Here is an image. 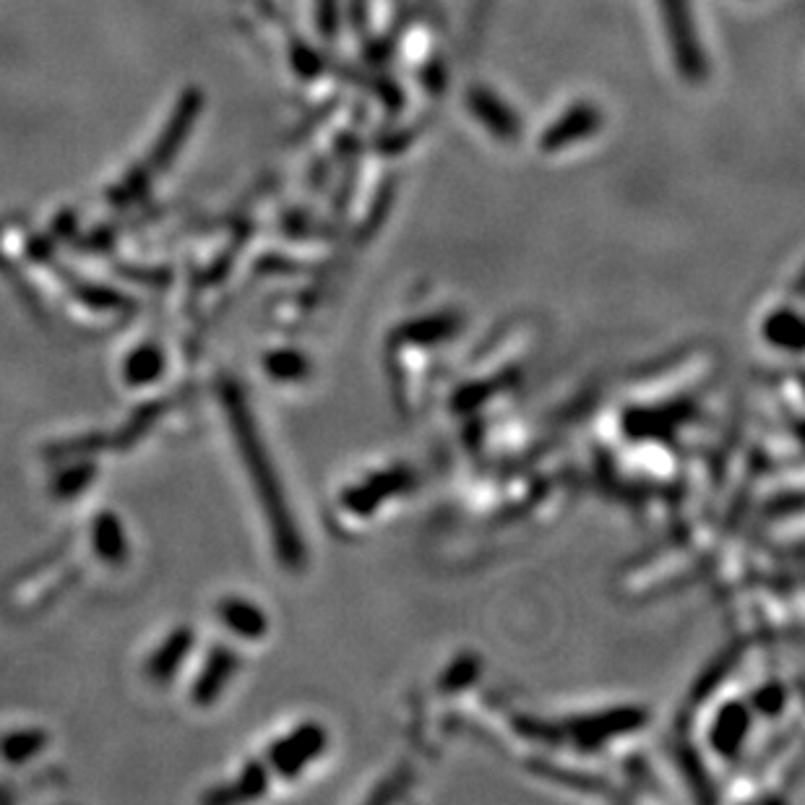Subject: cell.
Instances as JSON below:
<instances>
[{
	"mask_svg": "<svg viewBox=\"0 0 805 805\" xmlns=\"http://www.w3.org/2000/svg\"><path fill=\"white\" fill-rule=\"evenodd\" d=\"M230 660V654L219 652V649L209 657V665H206V670L196 680V686H193V701L196 704H209L214 699V693L219 691V683H225L227 670L232 665Z\"/></svg>",
	"mask_w": 805,
	"mask_h": 805,
	"instance_id": "5",
	"label": "cell"
},
{
	"mask_svg": "<svg viewBox=\"0 0 805 805\" xmlns=\"http://www.w3.org/2000/svg\"><path fill=\"white\" fill-rule=\"evenodd\" d=\"M165 370V355L159 350V344L146 342L141 347L131 352L126 357V365H123V378H126L128 386H152Z\"/></svg>",
	"mask_w": 805,
	"mask_h": 805,
	"instance_id": "3",
	"label": "cell"
},
{
	"mask_svg": "<svg viewBox=\"0 0 805 805\" xmlns=\"http://www.w3.org/2000/svg\"><path fill=\"white\" fill-rule=\"evenodd\" d=\"M47 746V735L42 730H19L3 738L0 743V753L8 764H27L34 756H40Z\"/></svg>",
	"mask_w": 805,
	"mask_h": 805,
	"instance_id": "4",
	"label": "cell"
},
{
	"mask_svg": "<svg viewBox=\"0 0 805 805\" xmlns=\"http://www.w3.org/2000/svg\"><path fill=\"white\" fill-rule=\"evenodd\" d=\"M94 464L92 462H79L68 467L66 472H60L58 477L53 480V495L60 498V501H71L76 495H81V490H86L92 485L94 480Z\"/></svg>",
	"mask_w": 805,
	"mask_h": 805,
	"instance_id": "6",
	"label": "cell"
},
{
	"mask_svg": "<svg viewBox=\"0 0 805 805\" xmlns=\"http://www.w3.org/2000/svg\"><path fill=\"white\" fill-rule=\"evenodd\" d=\"M89 542H92L94 553L107 566H123L128 561V540L123 532L118 516L110 511H99L92 519L89 527Z\"/></svg>",
	"mask_w": 805,
	"mask_h": 805,
	"instance_id": "1",
	"label": "cell"
},
{
	"mask_svg": "<svg viewBox=\"0 0 805 805\" xmlns=\"http://www.w3.org/2000/svg\"><path fill=\"white\" fill-rule=\"evenodd\" d=\"M191 644H193L191 628H178V631H172V634L154 649L152 657H149V665H146L149 678L157 680V683H165V680L183 665L185 654H188Z\"/></svg>",
	"mask_w": 805,
	"mask_h": 805,
	"instance_id": "2",
	"label": "cell"
}]
</instances>
